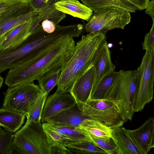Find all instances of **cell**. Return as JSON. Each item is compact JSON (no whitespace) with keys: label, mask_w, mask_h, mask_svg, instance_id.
<instances>
[{"label":"cell","mask_w":154,"mask_h":154,"mask_svg":"<svg viewBox=\"0 0 154 154\" xmlns=\"http://www.w3.org/2000/svg\"><path fill=\"white\" fill-rule=\"evenodd\" d=\"M58 0H29V3L34 10L40 12L54 5Z\"/></svg>","instance_id":"4dcf8cb0"},{"label":"cell","mask_w":154,"mask_h":154,"mask_svg":"<svg viewBox=\"0 0 154 154\" xmlns=\"http://www.w3.org/2000/svg\"><path fill=\"white\" fill-rule=\"evenodd\" d=\"M23 0H0V12L13 6Z\"/></svg>","instance_id":"836d02e7"},{"label":"cell","mask_w":154,"mask_h":154,"mask_svg":"<svg viewBox=\"0 0 154 154\" xmlns=\"http://www.w3.org/2000/svg\"><path fill=\"white\" fill-rule=\"evenodd\" d=\"M90 137L94 143L103 149L108 154H119V149L111 137L102 139Z\"/></svg>","instance_id":"f1b7e54d"},{"label":"cell","mask_w":154,"mask_h":154,"mask_svg":"<svg viewBox=\"0 0 154 154\" xmlns=\"http://www.w3.org/2000/svg\"><path fill=\"white\" fill-rule=\"evenodd\" d=\"M73 32L69 25H56L54 31L50 34L44 32L41 26L20 45L10 51L0 52V74L39 57L61 39L72 36Z\"/></svg>","instance_id":"7a4b0ae2"},{"label":"cell","mask_w":154,"mask_h":154,"mask_svg":"<svg viewBox=\"0 0 154 154\" xmlns=\"http://www.w3.org/2000/svg\"><path fill=\"white\" fill-rule=\"evenodd\" d=\"M142 45L143 49L146 51L154 47V20H152V25L149 32L144 36Z\"/></svg>","instance_id":"1f68e13d"},{"label":"cell","mask_w":154,"mask_h":154,"mask_svg":"<svg viewBox=\"0 0 154 154\" xmlns=\"http://www.w3.org/2000/svg\"><path fill=\"white\" fill-rule=\"evenodd\" d=\"M56 9L65 14L88 21L93 14L90 8L77 0H60L55 4Z\"/></svg>","instance_id":"e0dca14e"},{"label":"cell","mask_w":154,"mask_h":154,"mask_svg":"<svg viewBox=\"0 0 154 154\" xmlns=\"http://www.w3.org/2000/svg\"><path fill=\"white\" fill-rule=\"evenodd\" d=\"M142 154H147L154 147V120L151 117L139 128L134 130L125 129Z\"/></svg>","instance_id":"4fadbf2b"},{"label":"cell","mask_w":154,"mask_h":154,"mask_svg":"<svg viewBox=\"0 0 154 154\" xmlns=\"http://www.w3.org/2000/svg\"><path fill=\"white\" fill-rule=\"evenodd\" d=\"M47 123L51 128L68 141L85 140L92 141L90 136L79 131L74 127L57 125Z\"/></svg>","instance_id":"cb8c5ba5"},{"label":"cell","mask_w":154,"mask_h":154,"mask_svg":"<svg viewBox=\"0 0 154 154\" xmlns=\"http://www.w3.org/2000/svg\"><path fill=\"white\" fill-rule=\"evenodd\" d=\"M106 33H89L82 36L75 44L72 54L62 67L56 91L68 92L75 80L91 64L99 47L106 40Z\"/></svg>","instance_id":"3957f363"},{"label":"cell","mask_w":154,"mask_h":154,"mask_svg":"<svg viewBox=\"0 0 154 154\" xmlns=\"http://www.w3.org/2000/svg\"><path fill=\"white\" fill-rule=\"evenodd\" d=\"M75 43L72 37L61 39L39 57L9 69L5 84L11 87L33 82L48 72L63 67L72 54Z\"/></svg>","instance_id":"6da1fadb"},{"label":"cell","mask_w":154,"mask_h":154,"mask_svg":"<svg viewBox=\"0 0 154 154\" xmlns=\"http://www.w3.org/2000/svg\"><path fill=\"white\" fill-rule=\"evenodd\" d=\"M32 18L29 21L16 27L1 36L0 38V52L14 49L31 35L29 28Z\"/></svg>","instance_id":"9a60e30c"},{"label":"cell","mask_w":154,"mask_h":154,"mask_svg":"<svg viewBox=\"0 0 154 154\" xmlns=\"http://www.w3.org/2000/svg\"><path fill=\"white\" fill-rule=\"evenodd\" d=\"M23 154L22 150L19 147L13 143L10 154Z\"/></svg>","instance_id":"8d00e7d4"},{"label":"cell","mask_w":154,"mask_h":154,"mask_svg":"<svg viewBox=\"0 0 154 154\" xmlns=\"http://www.w3.org/2000/svg\"><path fill=\"white\" fill-rule=\"evenodd\" d=\"M118 74V72L114 71L104 77L92 91L89 99H105Z\"/></svg>","instance_id":"d4e9b609"},{"label":"cell","mask_w":154,"mask_h":154,"mask_svg":"<svg viewBox=\"0 0 154 154\" xmlns=\"http://www.w3.org/2000/svg\"><path fill=\"white\" fill-rule=\"evenodd\" d=\"M13 143L23 154H51L52 149L41 121L25 124L14 134Z\"/></svg>","instance_id":"5b68a950"},{"label":"cell","mask_w":154,"mask_h":154,"mask_svg":"<svg viewBox=\"0 0 154 154\" xmlns=\"http://www.w3.org/2000/svg\"><path fill=\"white\" fill-rule=\"evenodd\" d=\"M137 69L139 79L134 103V112L141 111L153 96L154 47L146 50Z\"/></svg>","instance_id":"52a82bcc"},{"label":"cell","mask_w":154,"mask_h":154,"mask_svg":"<svg viewBox=\"0 0 154 154\" xmlns=\"http://www.w3.org/2000/svg\"><path fill=\"white\" fill-rule=\"evenodd\" d=\"M78 106L84 115L111 128L122 127L125 123L116 106L106 99H89Z\"/></svg>","instance_id":"ba28073f"},{"label":"cell","mask_w":154,"mask_h":154,"mask_svg":"<svg viewBox=\"0 0 154 154\" xmlns=\"http://www.w3.org/2000/svg\"><path fill=\"white\" fill-rule=\"evenodd\" d=\"M42 124L51 148V154H67V148L66 146L65 143L68 141L51 128L47 122Z\"/></svg>","instance_id":"7402d4cb"},{"label":"cell","mask_w":154,"mask_h":154,"mask_svg":"<svg viewBox=\"0 0 154 154\" xmlns=\"http://www.w3.org/2000/svg\"><path fill=\"white\" fill-rule=\"evenodd\" d=\"M2 129L1 128L0 126V132L2 130Z\"/></svg>","instance_id":"f35d334b"},{"label":"cell","mask_w":154,"mask_h":154,"mask_svg":"<svg viewBox=\"0 0 154 154\" xmlns=\"http://www.w3.org/2000/svg\"><path fill=\"white\" fill-rule=\"evenodd\" d=\"M41 26L43 30L48 34L54 32L55 30L56 25L50 20L48 19L43 20Z\"/></svg>","instance_id":"d6a6232c"},{"label":"cell","mask_w":154,"mask_h":154,"mask_svg":"<svg viewBox=\"0 0 154 154\" xmlns=\"http://www.w3.org/2000/svg\"><path fill=\"white\" fill-rule=\"evenodd\" d=\"M112 128L111 138L116 144L119 154H142L131 138L125 128Z\"/></svg>","instance_id":"ac0fdd59"},{"label":"cell","mask_w":154,"mask_h":154,"mask_svg":"<svg viewBox=\"0 0 154 154\" xmlns=\"http://www.w3.org/2000/svg\"><path fill=\"white\" fill-rule=\"evenodd\" d=\"M77 130L90 137L108 139L111 137L112 128L100 122L91 119H86L78 126Z\"/></svg>","instance_id":"d6986e66"},{"label":"cell","mask_w":154,"mask_h":154,"mask_svg":"<svg viewBox=\"0 0 154 154\" xmlns=\"http://www.w3.org/2000/svg\"><path fill=\"white\" fill-rule=\"evenodd\" d=\"M4 81V79L3 77H2L1 75H0V89L2 88L3 83Z\"/></svg>","instance_id":"74e56055"},{"label":"cell","mask_w":154,"mask_h":154,"mask_svg":"<svg viewBox=\"0 0 154 154\" xmlns=\"http://www.w3.org/2000/svg\"><path fill=\"white\" fill-rule=\"evenodd\" d=\"M84 27L88 33L105 32L115 29H123L131 21L130 12L114 7L97 9Z\"/></svg>","instance_id":"8992f818"},{"label":"cell","mask_w":154,"mask_h":154,"mask_svg":"<svg viewBox=\"0 0 154 154\" xmlns=\"http://www.w3.org/2000/svg\"><path fill=\"white\" fill-rule=\"evenodd\" d=\"M38 15V19L40 22L48 19L53 22L56 25L66 17L65 14L56 9L55 4L41 11Z\"/></svg>","instance_id":"83f0119b"},{"label":"cell","mask_w":154,"mask_h":154,"mask_svg":"<svg viewBox=\"0 0 154 154\" xmlns=\"http://www.w3.org/2000/svg\"><path fill=\"white\" fill-rule=\"evenodd\" d=\"M25 116L23 114L1 107L0 108V126L5 130L15 133L24 124Z\"/></svg>","instance_id":"ffe728a7"},{"label":"cell","mask_w":154,"mask_h":154,"mask_svg":"<svg viewBox=\"0 0 154 154\" xmlns=\"http://www.w3.org/2000/svg\"><path fill=\"white\" fill-rule=\"evenodd\" d=\"M139 79L137 69L120 70L105 98L116 106L125 123L131 121L134 113V100Z\"/></svg>","instance_id":"277c9868"},{"label":"cell","mask_w":154,"mask_h":154,"mask_svg":"<svg viewBox=\"0 0 154 154\" xmlns=\"http://www.w3.org/2000/svg\"><path fill=\"white\" fill-rule=\"evenodd\" d=\"M65 146L67 148L79 149L86 154H108L103 149L91 141H68L65 143Z\"/></svg>","instance_id":"4316f807"},{"label":"cell","mask_w":154,"mask_h":154,"mask_svg":"<svg viewBox=\"0 0 154 154\" xmlns=\"http://www.w3.org/2000/svg\"><path fill=\"white\" fill-rule=\"evenodd\" d=\"M41 91L39 85L34 82L8 87L3 93L2 107L23 114L26 117L30 104Z\"/></svg>","instance_id":"9c48e42d"},{"label":"cell","mask_w":154,"mask_h":154,"mask_svg":"<svg viewBox=\"0 0 154 154\" xmlns=\"http://www.w3.org/2000/svg\"><path fill=\"white\" fill-rule=\"evenodd\" d=\"M75 99L69 94L56 91L47 97L42 111L41 121L43 123L52 116L76 104Z\"/></svg>","instance_id":"5bb4252c"},{"label":"cell","mask_w":154,"mask_h":154,"mask_svg":"<svg viewBox=\"0 0 154 154\" xmlns=\"http://www.w3.org/2000/svg\"><path fill=\"white\" fill-rule=\"evenodd\" d=\"M83 4L93 11L98 8L114 7L120 8L130 12H135L138 10L137 7L128 0H81Z\"/></svg>","instance_id":"44dd1931"},{"label":"cell","mask_w":154,"mask_h":154,"mask_svg":"<svg viewBox=\"0 0 154 154\" xmlns=\"http://www.w3.org/2000/svg\"><path fill=\"white\" fill-rule=\"evenodd\" d=\"M95 78V68L91 63L72 84L68 92L78 106L85 103L89 99Z\"/></svg>","instance_id":"8fae6325"},{"label":"cell","mask_w":154,"mask_h":154,"mask_svg":"<svg viewBox=\"0 0 154 154\" xmlns=\"http://www.w3.org/2000/svg\"><path fill=\"white\" fill-rule=\"evenodd\" d=\"M88 118L84 115L77 104L47 119L45 122L57 125L75 127Z\"/></svg>","instance_id":"2e32d148"},{"label":"cell","mask_w":154,"mask_h":154,"mask_svg":"<svg viewBox=\"0 0 154 154\" xmlns=\"http://www.w3.org/2000/svg\"><path fill=\"white\" fill-rule=\"evenodd\" d=\"M62 67L48 72L37 80L41 91L48 94L54 88L57 86Z\"/></svg>","instance_id":"484cf974"},{"label":"cell","mask_w":154,"mask_h":154,"mask_svg":"<svg viewBox=\"0 0 154 154\" xmlns=\"http://www.w3.org/2000/svg\"><path fill=\"white\" fill-rule=\"evenodd\" d=\"M91 63L95 69V78L92 91L107 75L114 71L115 66L112 63L111 53L106 40L96 50Z\"/></svg>","instance_id":"7c38bea8"},{"label":"cell","mask_w":154,"mask_h":154,"mask_svg":"<svg viewBox=\"0 0 154 154\" xmlns=\"http://www.w3.org/2000/svg\"><path fill=\"white\" fill-rule=\"evenodd\" d=\"M145 13L150 16L154 20V0L149 1L145 9Z\"/></svg>","instance_id":"d590c367"},{"label":"cell","mask_w":154,"mask_h":154,"mask_svg":"<svg viewBox=\"0 0 154 154\" xmlns=\"http://www.w3.org/2000/svg\"><path fill=\"white\" fill-rule=\"evenodd\" d=\"M135 6L138 10H142L145 9L149 0H128Z\"/></svg>","instance_id":"e575fe53"},{"label":"cell","mask_w":154,"mask_h":154,"mask_svg":"<svg viewBox=\"0 0 154 154\" xmlns=\"http://www.w3.org/2000/svg\"><path fill=\"white\" fill-rule=\"evenodd\" d=\"M48 95L41 91L34 98L28 108L26 121L32 122L41 121L42 111Z\"/></svg>","instance_id":"603a6c76"},{"label":"cell","mask_w":154,"mask_h":154,"mask_svg":"<svg viewBox=\"0 0 154 154\" xmlns=\"http://www.w3.org/2000/svg\"><path fill=\"white\" fill-rule=\"evenodd\" d=\"M39 13L34 10L29 0H23L0 12V38L16 27L29 21Z\"/></svg>","instance_id":"30bf717a"},{"label":"cell","mask_w":154,"mask_h":154,"mask_svg":"<svg viewBox=\"0 0 154 154\" xmlns=\"http://www.w3.org/2000/svg\"><path fill=\"white\" fill-rule=\"evenodd\" d=\"M14 134L3 129L0 132V154H10Z\"/></svg>","instance_id":"f546056e"}]
</instances>
